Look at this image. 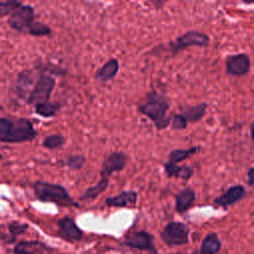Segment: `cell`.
<instances>
[{"instance_id": "6da1fadb", "label": "cell", "mask_w": 254, "mask_h": 254, "mask_svg": "<svg viewBox=\"0 0 254 254\" xmlns=\"http://www.w3.org/2000/svg\"><path fill=\"white\" fill-rule=\"evenodd\" d=\"M170 106L171 104L167 97L156 91H151L146 94L145 99L138 105V110L141 114L147 116L158 130H163L171 125V115L167 116Z\"/></svg>"}, {"instance_id": "7a4b0ae2", "label": "cell", "mask_w": 254, "mask_h": 254, "mask_svg": "<svg viewBox=\"0 0 254 254\" xmlns=\"http://www.w3.org/2000/svg\"><path fill=\"white\" fill-rule=\"evenodd\" d=\"M33 123L27 118L0 117V141L21 143L32 141L37 136Z\"/></svg>"}, {"instance_id": "3957f363", "label": "cell", "mask_w": 254, "mask_h": 254, "mask_svg": "<svg viewBox=\"0 0 254 254\" xmlns=\"http://www.w3.org/2000/svg\"><path fill=\"white\" fill-rule=\"evenodd\" d=\"M37 198L45 202H54L62 206H76L77 203L61 185L38 181L33 185Z\"/></svg>"}, {"instance_id": "277c9868", "label": "cell", "mask_w": 254, "mask_h": 254, "mask_svg": "<svg viewBox=\"0 0 254 254\" xmlns=\"http://www.w3.org/2000/svg\"><path fill=\"white\" fill-rule=\"evenodd\" d=\"M209 41L210 39L207 34L190 30L170 42L168 44V50L170 51L171 56H176L178 53L190 47H206L209 44Z\"/></svg>"}, {"instance_id": "5b68a950", "label": "cell", "mask_w": 254, "mask_h": 254, "mask_svg": "<svg viewBox=\"0 0 254 254\" xmlns=\"http://www.w3.org/2000/svg\"><path fill=\"white\" fill-rule=\"evenodd\" d=\"M55 85L56 79L54 77L47 74H42L29 94L28 103L36 106L49 102L51 93Z\"/></svg>"}, {"instance_id": "8992f818", "label": "cell", "mask_w": 254, "mask_h": 254, "mask_svg": "<svg viewBox=\"0 0 254 254\" xmlns=\"http://www.w3.org/2000/svg\"><path fill=\"white\" fill-rule=\"evenodd\" d=\"M189 232L190 229L185 223L172 221L165 226L161 232V237L164 242L170 246L183 245L188 243Z\"/></svg>"}, {"instance_id": "52a82bcc", "label": "cell", "mask_w": 254, "mask_h": 254, "mask_svg": "<svg viewBox=\"0 0 254 254\" xmlns=\"http://www.w3.org/2000/svg\"><path fill=\"white\" fill-rule=\"evenodd\" d=\"M35 10L31 5H22L15 10L8 18L9 26L20 32H27L29 27L35 22Z\"/></svg>"}, {"instance_id": "ba28073f", "label": "cell", "mask_w": 254, "mask_h": 254, "mask_svg": "<svg viewBox=\"0 0 254 254\" xmlns=\"http://www.w3.org/2000/svg\"><path fill=\"white\" fill-rule=\"evenodd\" d=\"M128 162V157L124 152L115 151L110 153L102 162L100 169V179L109 180V177L115 173L122 171Z\"/></svg>"}, {"instance_id": "9c48e42d", "label": "cell", "mask_w": 254, "mask_h": 254, "mask_svg": "<svg viewBox=\"0 0 254 254\" xmlns=\"http://www.w3.org/2000/svg\"><path fill=\"white\" fill-rule=\"evenodd\" d=\"M251 61L247 54L239 53L230 55L225 60V71L233 76H243L250 70Z\"/></svg>"}, {"instance_id": "30bf717a", "label": "cell", "mask_w": 254, "mask_h": 254, "mask_svg": "<svg viewBox=\"0 0 254 254\" xmlns=\"http://www.w3.org/2000/svg\"><path fill=\"white\" fill-rule=\"evenodd\" d=\"M246 194L245 188L242 185H234L228 188L224 192L214 198L213 202L222 207H227L240 201Z\"/></svg>"}, {"instance_id": "8fae6325", "label": "cell", "mask_w": 254, "mask_h": 254, "mask_svg": "<svg viewBox=\"0 0 254 254\" xmlns=\"http://www.w3.org/2000/svg\"><path fill=\"white\" fill-rule=\"evenodd\" d=\"M153 237L145 231H138L129 233L126 236V239L124 241V244L127 246H130L132 248L137 249H152L153 248Z\"/></svg>"}, {"instance_id": "7c38bea8", "label": "cell", "mask_w": 254, "mask_h": 254, "mask_svg": "<svg viewBox=\"0 0 254 254\" xmlns=\"http://www.w3.org/2000/svg\"><path fill=\"white\" fill-rule=\"evenodd\" d=\"M137 191L129 190L121 191L119 194L114 196H109L105 199V203L108 206H117V207H127L134 206L137 202Z\"/></svg>"}, {"instance_id": "4fadbf2b", "label": "cell", "mask_w": 254, "mask_h": 254, "mask_svg": "<svg viewBox=\"0 0 254 254\" xmlns=\"http://www.w3.org/2000/svg\"><path fill=\"white\" fill-rule=\"evenodd\" d=\"M60 228V234L70 241L79 240L82 237L81 230L77 227L75 222L69 217H64L58 222Z\"/></svg>"}, {"instance_id": "5bb4252c", "label": "cell", "mask_w": 254, "mask_h": 254, "mask_svg": "<svg viewBox=\"0 0 254 254\" xmlns=\"http://www.w3.org/2000/svg\"><path fill=\"white\" fill-rule=\"evenodd\" d=\"M164 170L169 178L181 179L184 181L190 180L194 173V170L190 166H179L172 162H167L164 164Z\"/></svg>"}, {"instance_id": "9a60e30c", "label": "cell", "mask_w": 254, "mask_h": 254, "mask_svg": "<svg viewBox=\"0 0 254 254\" xmlns=\"http://www.w3.org/2000/svg\"><path fill=\"white\" fill-rule=\"evenodd\" d=\"M207 106L208 104L206 102H200L195 105H185L182 107L180 113L186 118L188 123H194L204 117L206 114Z\"/></svg>"}, {"instance_id": "2e32d148", "label": "cell", "mask_w": 254, "mask_h": 254, "mask_svg": "<svg viewBox=\"0 0 254 254\" xmlns=\"http://www.w3.org/2000/svg\"><path fill=\"white\" fill-rule=\"evenodd\" d=\"M194 199H195V193L191 188L187 187L183 189L175 195L176 210L179 213L186 212L192 205Z\"/></svg>"}, {"instance_id": "e0dca14e", "label": "cell", "mask_w": 254, "mask_h": 254, "mask_svg": "<svg viewBox=\"0 0 254 254\" xmlns=\"http://www.w3.org/2000/svg\"><path fill=\"white\" fill-rule=\"evenodd\" d=\"M119 69V63L116 59L108 60L95 73V78L100 82H105L113 78Z\"/></svg>"}, {"instance_id": "ac0fdd59", "label": "cell", "mask_w": 254, "mask_h": 254, "mask_svg": "<svg viewBox=\"0 0 254 254\" xmlns=\"http://www.w3.org/2000/svg\"><path fill=\"white\" fill-rule=\"evenodd\" d=\"M220 248V241L216 233H209L206 235L200 245V254H215Z\"/></svg>"}, {"instance_id": "d6986e66", "label": "cell", "mask_w": 254, "mask_h": 254, "mask_svg": "<svg viewBox=\"0 0 254 254\" xmlns=\"http://www.w3.org/2000/svg\"><path fill=\"white\" fill-rule=\"evenodd\" d=\"M108 184H109V180L100 179L96 185L87 188L86 190L83 192V194L80 195L79 199L80 200L94 199L96 196H98L101 192H103L106 190V188L108 187Z\"/></svg>"}, {"instance_id": "ffe728a7", "label": "cell", "mask_w": 254, "mask_h": 254, "mask_svg": "<svg viewBox=\"0 0 254 254\" xmlns=\"http://www.w3.org/2000/svg\"><path fill=\"white\" fill-rule=\"evenodd\" d=\"M198 150L197 146H192L188 149H175L172 150L169 154V162H172L174 164H178L180 162H183L184 160L188 159L190 156L195 154Z\"/></svg>"}, {"instance_id": "44dd1931", "label": "cell", "mask_w": 254, "mask_h": 254, "mask_svg": "<svg viewBox=\"0 0 254 254\" xmlns=\"http://www.w3.org/2000/svg\"><path fill=\"white\" fill-rule=\"evenodd\" d=\"M33 82V75L30 70H23L18 74L17 79V91L18 93L23 96L25 93L28 92L29 87ZM19 95V96H20Z\"/></svg>"}, {"instance_id": "7402d4cb", "label": "cell", "mask_w": 254, "mask_h": 254, "mask_svg": "<svg viewBox=\"0 0 254 254\" xmlns=\"http://www.w3.org/2000/svg\"><path fill=\"white\" fill-rule=\"evenodd\" d=\"M60 104L57 102H46L35 106V112L43 117L55 116L60 110Z\"/></svg>"}, {"instance_id": "603a6c76", "label": "cell", "mask_w": 254, "mask_h": 254, "mask_svg": "<svg viewBox=\"0 0 254 254\" xmlns=\"http://www.w3.org/2000/svg\"><path fill=\"white\" fill-rule=\"evenodd\" d=\"M65 144V138L61 134H51L43 140V147L48 150H57Z\"/></svg>"}, {"instance_id": "cb8c5ba5", "label": "cell", "mask_w": 254, "mask_h": 254, "mask_svg": "<svg viewBox=\"0 0 254 254\" xmlns=\"http://www.w3.org/2000/svg\"><path fill=\"white\" fill-rule=\"evenodd\" d=\"M51 29L49 26H47L44 23L41 22H34L28 29L27 33L36 36V37H41V36H49L51 34Z\"/></svg>"}, {"instance_id": "d4e9b609", "label": "cell", "mask_w": 254, "mask_h": 254, "mask_svg": "<svg viewBox=\"0 0 254 254\" xmlns=\"http://www.w3.org/2000/svg\"><path fill=\"white\" fill-rule=\"evenodd\" d=\"M84 163H85V157L80 154L70 155L65 160V164H66L67 168L72 171L80 170L83 167Z\"/></svg>"}, {"instance_id": "484cf974", "label": "cell", "mask_w": 254, "mask_h": 254, "mask_svg": "<svg viewBox=\"0 0 254 254\" xmlns=\"http://www.w3.org/2000/svg\"><path fill=\"white\" fill-rule=\"evenodd\" d=\"M23 4L20 1H16V0L0 2V17L11 15L15 10H17Z\"/></svg>"}, {"instance_id": "4316f807", "label": "cell", "mask_w": 254, "mask_h": 254, "mask_svg": "<svg viewBox=\"0 0 254 254\" xmlns=\"http://www.w3.org/2000/svg\"><path fill=\"white\" fill-rule=\"evenodd\" d=\"M188 126V121L181 113H175L171 115V127L175 130H183Z\"/></svg>"}, {"instance_id": "83f0119b", "label": "cell", "mask_w": 254, "mask_h": 254, "mask_svg": "<svg viewBox=\"0 0 254 254\" xmlns=\"http://www.w3.org/2000/svg\"><path fill=\"white\" fill-rule=\"evenodd\" d=\"M28 228V225L26 223H20L17 221H14L8 225V229L10 231V234L13 236H16L18 234L23 233Z\"/></svg>"}, {"instance_id": "f1b7e54d", "label": "cell", "mask_w": 254, "mask_h": 254, "mask_svg": "<svg viewBox=\"0 0 254 254\" xmlns=\"http://www.w3.org/2000/svg\"><path fill=\"white\" fill-rule=\"evenodd\" d=\"M32 242L23 241L16 245L14 249V254H33L31 251H29V247L31 246Z\"/></svg>"}, {"instance_id": "f546056e", "label": "cell", "mask_w": 254, "mask_h": 254, "mask_svg": "<svg viewBox=\"0 0 254 254\" xmlns=\"http://www.w3.org/2000/svg\"><path fill=\"white\" fill-rule=\"evenodd\" d=\"M0 239H2L3 241H5L6 243H11L15 240V236H13L12 234H3L1 232V226H0Z\"/></svg>"}, {"instance_id": "4dcf8cb0", "label": "cell", "mask_w": 254, "mask_h": 254, "mask_svg": "<svg viewBox=\"0 0 254 254\" xmlns=\"http://www.w3.org/2000/svg\"><path fill=\"white\" fill-rule=\"evenodd\" d=\"M247 183L250 186H254V168H250L247 172Z\"/></svg>"}, {"instance_id": "1f68e13d", "label": "cell", "mask_w": 254, "mask_h": 254, "mask_svg": "<svg viewBox=\"0 0 254 254\" xmlns=\"http://www.w3.org/2000/svg\"><path fill=\"white\" fill-rule=\"evenodd\" d=\"M250 134H251L252 140L254 141V121L251 123V126H250Z\"/></svg>"}, {"instance_id": "d6a6232c", "label": "cell", "mask_w": 254, "mask_h": 254, "mask_svg": "<svg viewBox=\"0 0 254 254\" xmlns=\"http://www.w3.org/2000/svg\"><path fill=\"white\" fill-rule=\"evenodd\" d=\"M2 157H3V156H2V154L0 153V159H2Z\"/></svg>"}]
</instances>
